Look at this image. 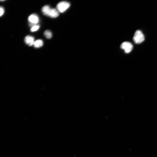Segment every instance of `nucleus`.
Instances as JSON below:
<instances>
[{"label":"nucleus","instance_id":"nucleus-7","mask_svg":"<svg viewBox=\"0 0 157 157\" xmlns=\"http://www.w3.org/2000/svg\"><path fill=\"white\" fill-rule=\"evenodd\" d=\"M43 44L42 40L40 39L38 40L35 41L33 46L35 48H39L42 47Z\"/></svg>","mask_w":157,"mask_h":157},{"label":"nucleus","instance_id":"nucleus-9","mask_svg":"<svg viewBox=\"0 0 157 157\" xmlns=\"http://www.w3.org/2000/svg\"><path fill=\"white\" fill-rule=\"evenodd\" d=\"M40 28V26L36 25L32 27L31 29V31L32 32H35L37 31Z\"/></svg>","mask_w":157,"mask_h":157},{"label":"nucleus","instance_id":"nucleus-8","mask_svg":"<svg viewBox=\"0 0 157 157\" xmlns=\"http://www.w3.org/2000/svg\"><path fill=\"white\" fill-rule=\"evenodd\" d=\"M44 35L47 38L49 39L51 38L53 36L51 32L49 30L45 31L44 32Z\"/></svg>","mask_w":157,"mask_h":157},{"label":"nucleus","instance_id":"nucleus-5","mask_svg":"<svg viewBox=\"0 0 157 157\" xmlns=\"http://www.w3.org/2000/svg\"><path fill=\"white\" fill-rule=\"evenodd\" d=\"M121 48L125 51L126 53H129L132 51L133 46L130 42H125L121 44Z\"/></svg>","mask_w":157,"mask_h":157},{"label":"nucleus","instance_id":"nucleus-4","mask_svg":"<svg viewBox=\"0 0 157 157\" xmlns=\"http://www.w3.org/2000/svg\"><path fill=\"white\" fill-rule=\"evenodd\" d=\"M28 20L30 22V26L32 27L36 25L39 22V18L38 16L36 14H33L30 15L28 17Z\"/></svg>","mask_w":157,"mask_h":157},{"label":"nucleus","instance_id":"nucleus-10","mask_svg":"<svg viewBox=\"0 0 157 157\" xmlns=\"http://www.w3.org/2000/svg\"><path fill=\"white\" fill-rule=\"evenodd\" d=\"M0 10H1V16H2V15H3L4 13V10L3 7H1V8H0Z\"/></svg>","mask_w":157,"mask_h":157},{"label":"nucleus","instance_id":"nucleus-3","mask_svg":"<svg viewBox=\"0 0 157 157\" xmlns=\"http://www.w3.org/2000/svg\"><path fill=\"white\" fill-rule=\"evenodd\" d=\"M70 3L66 1H62L59 3L57 6V10L59 12L63 13L68 9L70 6Z\"/></svg>","mask_w":157,"mask_h":157},{"label":"nucleus","instance_id":"nucleus-6","mask_svg":"<svg viewBox=\"0 0 157 157\" xmlns=\"http://www.w3.org/2000/svg\"><path fill=\"white\" fill-rule=\"evenodd\" d=\"M24 41L26 44L30 46H32L34 43L35 39L34 37L31 36H27L24 39Z\"/></svg>","mask_w":157,"mask_h":157},{"label":"nucleus","instance_id":"nucleus-2","mask_svg":"<svg viewBox=\"0 0 157 157\" xmlns=\"http://www.w3.org/2000/svg\"><path fill=\"white\" fill-rule=\"evenodd\" d=\"M133 39L136 44H140L145 40V37L141 31L138 30L134 34Z\"/></svg>","mask_w":157,"mask_h":157},{"label":"nucleus","instance_id":"nucleus-1","mask_svg":"<svg viewBox=\"0 0 157 157\" xmlns=\"http://www.w3.org/2000/svg\"><path fill=\"white\" fill-rule=\"evenodd\" d=\"M43 14L52 18H56L59 15V11L55 9L51 8L48 5L44 6L42 9Z\"/></svg>","mask_w":157,"mask_h":157}]
</instances>
